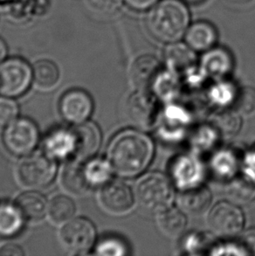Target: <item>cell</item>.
<instances>
[{"mask_svg":"<svg viewBox=\"0 0 255 256\" xmlns=\"http://www.w3.org/2000/svg\"><path fill=\"white\" fill-rule=\"evenodd\" d=\"M153 156L150 139L141 132L125 130L114 136L108 149L113 170L122 176H134L148 167Z\"/></svg>","mask_w":255,"mask_h":256,"instance_id":"1","label":"cell"},{"mask_svg":"<svg viewBox=\"0 0 255 256\" xmlns=\"http://www.w3.org/2000/svg\"><path fill=\"white\" fill-rule=\"evenodd\" d=\"M189 21L188 9L180 0H162L148 14L147 24L156 40L173 43L182 38Z\"/></svg>","mask_w":255,"mask_h":256,"instance_id":"2","label":"cell"},{"mask_svg":"<svg viewBox=\"0 0 255 256\" xmlns=\"http://www.w3.org/2000/svg\"><path fill=\"white\" fill-rule=\"evenodd\" d=\"M173 188L166 176L160 173L145 175L138 181L136 196L139 204L145 210L161 212L169 208L173 200Z\"/></svg>","mask_w":255,"mask_h":256,"instance_id":"3","label":"cell"},{"mask_svg":"<svg viewBox=\"0 0 255 256\" xmlns=\"http://www.w3.org/2000/svg\"><path fill=\"white\" fill-rule=\"evenodd\" d=\"M17 175L24 186L44 188L52 183L56 176V164L46 154H34L26 156L18 164Z\"/></svg>","mask_w":255,"mask_h":256,"instance_id":"4","label":"cell"},{"mask_svg":"<svg viewBox=\"0 0 255 256\" xmlns=\"http://www.w3.org/2000/svg\"><path fill=\"white\" fill-rule=\"evenodd\" d=\"M3 142L10 154L18 156H28L38 144V128L29 119H15L4 130Z\"/></svg>","mask_w":255,"mask_h":256,"instance_id":"5","label":"cell"},{"mask_svg":"<svg viewBox=\"0 0 255 256\" xmlns=\"http://www.w3.org/2000/svg\"><path fill=\"white\" fill-rule=\"evenodd\" d=\"M32 70L28 62L20 58H12L0 64V94L3 96H21L31 85Z\"/></svg>","mask_w":255,"mask_h":256,"instance_id":"6","label":"cell"},{"mask_svg":"<svg viewBox=\"0 0 255 256\" xmlns=\"http://www.w3.org/2000/svg\"><path fill=\"white\" fill-rule=\"evenodd\" d=\"M63 245L72 253H86L96 240V228L86 218L70 220L63 226L60 234Z\"/></svg>","mask_w":255,"mask_h":256,"instance_id":"7","label":"cell"},{"mask_svg":"<svg viewBox=\"0 0 255 256\" xmlns=\"http://www.w3.org/2000/svg\"><path fill=\"white\" fill-rule=\"evenodd\" d=\"M208 224L215 234L231 237L240 232L244 225V217L242 211L234 204L221 202L210 211Z\"/></svg>","mask_w":255,"mask_h":256,"instance_id":"8","label":"cell"},{"mask_svg":"<svg viewBox=\"0 0 255 256\" xmlns=\"http://www.w3.org/2000/svg\"><path fill=\"white\" fill-rule=\"evenodd\" d=\"M60 113L70 124H79L86 121L93 111V100L82 90H69L60 100Z\"/></svg>","mask_w":255,"mask_h":256,"instance_id":"9","label":"cell"},{"mask_svg":"<svg viewBox=\"0 0 255 256\" xmlns=\"http://www.w3.org/2000/svg\"><path fill=\"white\" fill-rule=\"evenodd\" d=\"M100 202L110 214H124L130 210L134 198L130 189L120 181H110L104 184L100 190Z\"/></svg>","mask_w":255,"mask_h":256,"instance_id":"10","label":"cell"},{"mask_svg":"<svg viewBox=\"0 0 255 256\" xmlns=\"http://www.w3.org/2000/svg\"><path fill=\"white\" fill-rule=\"evenodd\" d=\"M126 111L128 120L138 128H150L155 122V100L145 91L138 90L128 98Z\"/></svg>","mask_w":255,"mask_h":256,"instance_id":"11","label":"cell"},{"mask_svg":"<svg viewBox=\"0 0 255 256\" xmlns=\"http://www.w3.org/2000/svg\"><path fill=\"white\" fill-rule=\"evenodd\" d=\"M72 130L76 140L74 156L80 160L92 158L98 152L102 142V135L98 126L86 121L77 124Z\"/></svg>","mask_w":255,"mask_h":256,"instance_id":"12","label":"cell"},{"mask_svg":"<svg viewBox=\"0 0 255 256\" xmlns=\"http://www.w3.org/2000/svg\"><path fill=\"white\" fill-rule=\"evenodd\" d=\"M160 63L152 56H144L134 60L130 70V84L138 90L145 91L158 79Z\"/></svg>","mask_w":255,"mask_h":256,"instance_id":"13","label":"cell"},{"mask_svg":"<svg viewBox=\"0 0 255 256\" xmlns=\"http://www.w3.org/2000/svg\"><path fill=\"white\" fill-rule=\"evenodd\" d=\"M46 154L52 160H63L76 154V140L72 130L58 128L51 132L44 144Z\"/></svg>","mask_w":255,"mask_h":256,"instance_id":"14","label":"cell"},{"mask_svg":"<svg viewBox=\"0 0 255 256\" xmlns=\"http://www.w3.org/2000/svg\"><path fill=\"white\" fill-rule=\"evenodd\" d=\"M16 208L23 218L28 222H38L45 217L48 212V204L46 198L34 192L21 194L16 200Z\"/></svg>","mask_w":255,"mask_h":256,"instance_id":"15","label":"cell"},{"mask_svg":"<svg viewBox=\"0 0 255 256\" xmlns=\"http://www.w3.org/2000/svg\"><path fill=\"white\" fill-rule=\"evenodd\" d=\"M210 194L204 187H195L186 190L180 197L182 211L190 215H200L206 212L210 203Z\"/></svg>","mask_w":255,"mask_h":256,"instance_id":"16","label":"cell"},{"mask_svg":"<svg viewBox=\"0 0 255 256\" xmlns=\"http://www.w3.org/2000/svg\"><path fill=\"white\" fill-rule=\"evenodd\" d=\"M62 184L68 192L80 196L90 190V184L86 180L84 166L80 164H68L63 169L62 174Z\"/></svg>","mask_w":255,"mask_h":256,"instance_id":"17","label":"cell"},{"mask_svg":"<svg viewBox=\"0 0 255 256\" xmlns=\"http://www.w3.org/2000/svg\"><path fill=\"white\" fill-rule=\"evenodd\" d=\"M216 40V30L207 22H196L187 32V43L190 48L196 51H206L210 49Z\"/></svg>","mask_w":255,"mask_h":256,"instance_id":"18","label":"cell"},{"mask_svg":"<svg viewBox=\"0 0 255 256\" xmlns=\"http://www.w3.org/2000/svg\"><path fill=\"white\" fill-rule=\"evenodd\" d=\"M158 226L164 236L176 239L183 234L186 228V218L182 212L167 208L164 211L159 212Z\"/></svg>","mask_w":255,"mask_h":256,"instance_id":"19","label":"cell"},{"mask_svg":"<svg viewBox=\"0 0 255 256\" xmlns=\"http://www.w3.org/2000/svg\"><path fill=\"white\" fill-rule=\"evenodd\" d=\"M24 218L16 206L0 204V237L10 238L17 236L24 225Z\"/></svg>","mask_w":255,"mask_h":256,"instance_id":"20","label":"cell"},{"mask_svg":"<svg viewBox=\"0 0 255 256\" xmlns=\"http://www.w3.org/2000/svg\"><path fill=\"white\" fill-rule=\"evenodd\" d=\"M226 196L238 204H246L255 198V183L246 176H235L226 187Z\"/></svg>","mask_w":255,"mask_h":256,"instance_id":"21","label":"cell"},{"mask_svg":"<svg viewBox=\"0 0 255 256\" xmlns=\"http://www.w3.org/2000/svg\"><path fill=\"white\" fill-rule=\"evenodd\" d=\"M32 76L37 86L43 90H49L58 84L60 71L54 63L48 60H42L35 63Z\"/></svg>","mask_w":255,"mask_h":256,"instance_id":"22","label":"cell"},{"mask_svg":"<svg viewBox=\"0 0 255 256\" xmlns=\"http://www.w3.org/2000/svg\"><path fill=\"white\" fill-rule=\"evenodd\" d=\"M166 60L170 66L176 71L189 68L195 62V54L190 48L184 44H173L166 50Z\"/></svg>","mask_w":255,"mask_h":256,"instance_id":"23","label":"cell"},{"mask_svg":"<svg viewBox=\"0 0 255 256\" xmlns=\"http://www.w3.org/2000/svg\"><path fill=\"white\" fill-rule=\"evenodd\" d=\"M76 204L70 198L59 195L54 198L48 204V214L56 224L69 222L76 214Z\"/></svg>","mask_w":255,"mask_h":256,"instance_id":"24","label":"cell"},{"mask_svg":"<svg viewBox=\"0 0 255 256\" xmlns=\"http://www.w3.org/2000/svg\"><path fill=\"white\" fill-rule=\"evenodd\" d=\"M204 68L212 76H223L231 70V56L223 49H214L204 56Z\"/></svg>","mask_w":255,"mask_h":256,"instance_id":"25","label":"cell"},{"mask_svg":"<svg viewBox=\"0 0 255 256\" xmlns=\"http://www.w3.org/2000/svg\"><path fill=\"white\" fill-rule=\"evenodd\" d=\"M84 170L90 186H99L108 182L113 169L108 161L93 160L86 164Z\"/></svg>","mask_w":255,"mask_h":256,"instance_id":"26","label":"cell"},{"mask_svg":"<svg viewBox=\"0 0 255 256\" xmlns=\"http://www.w3.org/2000/svg\"><path fill=\"white\" fill-rule=\"evenodd\" d=\"M214 126L224 136L235 135L240 128V119L238 114L231 111L217 114L214 120Z\"/></svg>","mask_w":255,"mask_h":256,"instance_id":"27","label":"cell"},{"mask_svg":"<svg viewBox=\"0 0 255 256\" xmlns=\"http://www.w3.org/2000/svg\"><path fill=\"white\" fill-rule=\"evenodd\" d=\"M86 6L94 14L108 17L120 10L122 0H86Z\"/></svg>","mask_w":255,"mask_h":256,"instance_id":"28","label":"cell"},{"mask_svg":"<svg viewBox=\"0 0 255 256\" xmlns=\"http://www.w3.org/2000/svg\"><path fill=\"white\" fill-rule=\"evenodd\" d=\"M96 254L99 256H124L127 254V248L119 239L106 238L98 244Z\"/></svg>","mask_w":255,"mask_h":256,"instance_id":"29","label":"cell"},{"mask_svg":"<svg viewBox=\"0 0 255 256\" xmlns=\"http://www.w3.org/2000/svg\"><path fill=\"white\" fill-rule=\"evenodd\" d=\"M236 108L243 114H251L255 111V90L243 88L236 97Z\"/></svg>","mask_w":255,"mask_h":256,"instance_id":"30","label":"cell"},{"mask_svg":"<svg viewBox=\"0 0 255 256\" xmlns=\"http://www.w3.org/2000/svg\"><path fill=\"white\" fill-rule=\"evenodd\" d=\"M18 114V108L9 97H0V126H7Z\"/></svg>","mask_w":255,"mask_h":256,"instance_id":"31","label":"cell"},{"mask_svg":"<svg viewBox=\"0 0 255 256\" xmlns=\"http://www.w3.org/2000/svg\"><path fill=\"white\" fill-rule=\"evenodd\" d=\"M240 248L243 254L255 256V228L246 230L240 238Z\"/></svg>","mask_w":255,"mask_h":256,"instance_id":"32","label":"cell"},{"mask_svg":"<svg viewBox=\"0 0 255 256\" xmlns=\"http://www.w3.org/2000/svg\"><path fill=\"white\" fill-rule=\"evenodd\" d=\"M125 2L134 10H144L154 6L158 0H125Z\"/></svg>","mask_w":255,"mask_h":256,"instance_id":"33","label":"cell"},{"mask_svg":"<svg viewBox=\"0 0 255 256\" xmlns=\"http://www.w3.org/2000/svg\"><path fill=\"white\" fill-rule=\"evenodd\" d=\"M24 252L20 246L15 244H6L0 248V256H22Z\"/></svg>","mask_w":255,"mask_h":256,"instance_id":"34","label":"cell"},{"mask_svg":"<svg viewBox=\"0 0 255 256\" xmlns=\"http://www.w3.org/2000/svg\"><path fill=\"white\" fill-rule=\"evenodd\" d=\"M7 54L6 46L4 42L0 38V64L3 62L4 60L6 58Z\"/></svg>","mask_w":255,"mask_h":256,"instance_id":"35","label":"cell"},{"mask_svg":"<svg viewBox=\"0 0 255 256\" xmlns=\"http://www.w3.org/2000/svg\"><path fill=\"white\" fill-rule=\"evenodd\" d=\"M232 2H237V3H245V2H248L249 0H231Z\"/></svg>","mask_w":255,"mask_h":256,"instance_id":"36","label":"cell"},{"mask_svg":"<svg viewBox=\"0 0 255 256\" xmlns=\"http://www.w3.org/2000/svg\"><path fill=\"white\" fill-rule=\"evenodd\" d=\"M188 1L193 2V3H196V2H200V1H202V0H188Z\"/></svg>","mask_w":255,"mask_h":256,"instance_id":"37","label":"cell"}]
</instances>
